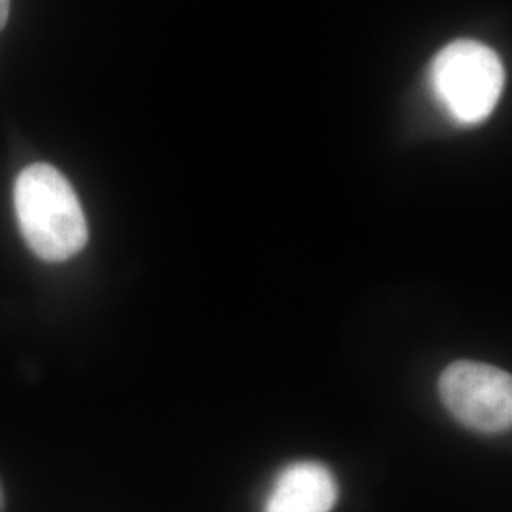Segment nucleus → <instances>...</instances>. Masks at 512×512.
<instances>
[{
	"label": "nucleus",
	"mask_w": 512,
	"mask_h": 512,
	"mask_svg": "<svg viewBox=\"0 0 512 512\" xmlns=\"http://www.w3.org/2000/svg\"><path fill=\"white\" fill-rule=\"evenodd\" d=\"M14 207L29 249L48 262L78 255L88 241V224L71 183L48 164L25 167L14 184Z\"/></svg>",
	"instance_id": "1"
},
{
	"label": "nucleus",
	"mask_w": 512,
	"mask_h": 512,
	"mask_svg": "<svg viewBox=\"0 0 512 512\" xmlns=\"http://www.w3.org/2000/svg\"><path fill=\"white\" fill-rule=\"evenodd\" d=\"M429 86L440 107L461 126H475L494 112L505 88L499 55L475 40H456L435 55Z\"/></svg>",
	"instance_id": "2"
},
{
	"label": "nucleus",
	"mask_w": 512,
	"mask_h": 512,
	"mask_svg": "<svg viewBox=\"0 0 512 512\" xmlns=\"http://www.w3.org/2000/svg\"><path fill=\"white\" fill-rule=\"evenodd\" d=\"M448 412L478 433H499L512 427V376L497 366L458 361L439 382Z\"/></svg>",
	"instance_id": "3"
},
{
	"label": "nucleus",
	"mask_w": 512,
	"mask_h": 512,
	"mask_svg": "<svg viewBox=\"0 0 512 512\" xmlns=\"http://www.w3.org/2000/svg\"><path fill=\"white\" fill-rule=\"evenodd\" d=\"M338 499V486L329 469L315 461L285 467L264 503V512H330Z\"/></svg>",
	"instance_id": "4"
},
{
	"label": "nucleus",
	"mask_w": 512,
	"mask_h": 512,
	"mask_svg": "<svg viewBox=\"0 0 512 512\" xmlns=\"http://www.w3.org/2000/svg\"><path fill=\"white\" fill-rule=\"evenodd\" d=\"M8 12H10V0H0V31L8 21Z\"/></svg>",
	"instance_id": "5"
}]
</instances>
